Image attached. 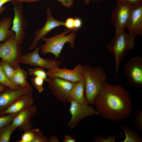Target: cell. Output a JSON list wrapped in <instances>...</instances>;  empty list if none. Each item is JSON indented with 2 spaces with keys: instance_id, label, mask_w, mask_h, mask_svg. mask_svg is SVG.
Returning a JSON list of instances; mask_svg holds the SVG:
<instances>
[{
  "instance_id": "25",
  "label": "cell",
  "mask_w": 142,
  "mask_h": 142,
  "mask_svg": "<svg viewBox=\"0 0 142 142\" xmlns=\"http://www.w3.org/2000/svg\"><path fill=\"white\" fill-rule=\"evenodd\" d=\"M28 71L30 75L40 77L45 81L48 77L47 72L45 71L44 68L42 67L29 68L28 69Z\"/></svg>"
},
{
  "instance_id": "24",
  "label": "cell",
  "mask_w": 142,
  "mask_h": 142,
  "mask_svg": "<svg viewBox=\"0 0 142 142\" xmlns=\"http://www.w3.org/2000/svg\"><path fill=\"white\" fill-rule=\"evenodd\" d=\"M33 138L32 142H49V138L44 135L38 128L32 129Z\"/></svg>"
},
{
  "instance_id": "14",
  "label": "cell",
  "mask_w": 142,
  "mask_h": 142,
  "mask_svg": "<svg viewBox=\"0 0 142 142\" xmlns=\"http://www.w3.org/2000/svg\"><path fill=\"white\" fill-rule=\"evenodd\" d=\"M46 13V21L42 28L35 32L34 38L29 48V50L36 48L39 41L52 30L59 26L64 25V22L58 21L54 18L49 8H48L47 9Z\"/></svg>"
},
{
  "instance_id": "38",
  "label": "cell",
  "mask_w": 142,
  "mask_h": 142,
  "mask_svg": "<svg viewBox=\"0 0 142 142\" xmlns=\"http://www.w3.org/2000/svg\"><path fill=\"white\" fill-rule=\"evenodd\" d=\"M39 0H15L14 1L22 3L25 2L27 3H32L37 2Z\"/></svg>"
},
{
  "instance_id": "32",
  "label": "cell",
  "mask_w": 142,
  "mask_h": 142,
  "mask_svg": "<svg viewBox=\"0 0 142 142\" xmlns=\"http://www.w3.org/2000/svg\"><path fill=\"white\" fill-rule=\"evenodd\" d=\"M68 29L70 30L75 31L74 26V18L72 17H69L64 22V25Z\"/></svg>"
},
{
  "instance_id": "39",
  "label": "cell",
  "mask_w": 142,
  "mask_h": 142,
  "mask_svg": "<svg viewBox=\"0 0 142 142\" xmlns=\"http://www.w3.org/2000/svg\"><path fill=\"white\" fill-rule=\"evenodd\" d=\"M15 0H0V8L5 3L9 2L14 1Z\"/></svg>"
},
{
  "instance_id": "41",
  "label": "cell",
  "mask_w": 142,
  "mask_h": 142,
  "mask_svg": "<svg viewBox=\"0 0 142 142\" xmlns=\"http://www.w3.org/2000/svg\"><path fill=\"white\" fill-rule=\"evenodd\" d=\"M84 3L86 5H88L90 3L91 0H84ZM93 1H101L102 0H92Z\"/></svg>"
},
{
  "instance_id": "21",
  "label": "cell",
  "mask_w": 142,
  "mask_h": 142,
  "mask_svg": "<svg viewBox=\"0 0 142 142\" xmlns=\"http://www.w3.org/2000/svg\"><path fill=\"white\" fill-rule=\"evenodd\" d=\"M121 129L125 135V139L121 142H142V138L136 131L128 125H122Z\"/></svg>"
},
{
  "instance_id": "8",
  "label": "cell",
  "mask_w": 142,
  "mask_h": 142,
  "mask_svg": "<svg viewBox=\"0 0 142 142\" xmlns=\"http://www.w3.org/2000/svg\"><path fill=\"white\" fill-rule=\"evenodd\" d=\"M69 111L71 117L66 126L73 129L83 118L99 114L94 108L93 105H84L73 100H70Z\"/></svg>"
},
{
  "instance_id": "29",
  "label": "cell",
  "mask_w": 142,
  "mask_h": 142,
  "mask_svg": "<svg viewBox=\"0 0 142 142\" xmlns=\"http://www.w3.org/2000/svg\"><path fill=\"white\" fill-rule=\"evenodd\" d=\"M135 119L134 121V126L139 132L142 130V111L136 110L134 112Z\"/></svg>"
},
{
  "instance_id": "20",
  "label": "cell",
  "mask_w": 142,
  "mask_h": 142,
  "mask_svg": "<svg viewBox=\"0 0 142 142\" xmlns=\"http://www.w3.org/2000/svg\"><path fill=\"white\" fill-rule=\"evenodd\" d=\"M27 73L19 65L15 68L14 74L11 81L14 84L22 88L29 87L27 80Z\"/></svg>"
},
{
  "instance_id": "17",
  "label": "cell",
  "mask_w": 142,
  "mask_h": 142,
  "mask_svg": "<svg viewBox=\"0 0 142 142\" xmlns=\"http://www.w3.org/2000/svg\"><path fill=\"white\" fill-rule=\"evenodd\" d=\"M126 29L128 33L135 37L142 35V5L133 9Z\"/></svg>"
},
{
  "instance_id": "40",
  "label": "cell",
  "mask_w": 142,
  "mask_h": 142,
  "mask_svg": "<svg viewBox=\"0 0 142 142\" xmlns=\"http://www.w3.org/2000/svg\"><path fill=\"white\" fill-rule=\"evenodd\" d=\"M8 88V87L6 86L0 84V92L5 90Z\"/></svg>"
},
{
  "instance_id": "6",
  "label": "cell",
  "mask_w": 142,
  "mask_h": 142,
  "mask_svg": "<svg viewBox=\"0 0 142 142\" xmlns=\"http://www.w3.org/2000/svg\"><path fill=\"white\" fill-rule=\"evenodd\" d=\"M117 2L111 18V22L115 28V34L125 31L133 9L124 0H117Z\"/></svg>"
},
{
  "instance_id": "34",
  "label": "cell",
  "mask_w": 142,
  "mask_h": 142,
  "mask_svg": "<svg viewBox=\"0 0 142 142\" xmlns=\"http://www.w3.org/2000/svg\"><path fill=\"white\" fill-rule=\"evenodd\" d=\"M82 22L81 19L79 18H74V28L75 31H77L82 26Z\"/></svg>"
},
{
  "instance_id": "26",
  "label": "cell",
  "mask_w": 142,
  "mask_h": 142,
  "mask_svg": "<svg viewBox=\"0 0 142 142\" xmlns=\"http://www.w3.org/2000/svg\"><path fill=\"white\" fill-rule=\"evenodd\" d=\"M0 84L14 90L21 89V87L14 84L6 77L0 67Z\"/></svg>"
},
{
  "instance_id": "37",
  "label": "cell",
  "mask_w": 142,
  "mask_h": 142,
  "mask_svg": "<svg viewBox=\"0 0 142 142\" xmlns=\"http://www.w3.org/2000/svg\"><path fill=\"white\" fill-rule=\"evenodd\" d=\"M49 142H59V140L58 138L55 135H52L49 138Z\"/></svg>"
},
{
  "instance_id": "7",
  "label": "cell",
  "mask_w": 142,
  "mask_h": 142,
  "mask_svg": "<svg viewBox=\"0 0 142 142\" xmlns=\"http://www.w3.org/2000/svg\"><path fill=\"white\" fill-rule=\"evenodd\" d=\"M45 81L53 95L58 100L69 102L70 92L74 83L56 77H48Z\"/></svg>"
},
{
  "instance_id": "3",
  "label": "cell",
  "mask_w": 142,
  "mask_h": 142,
  "mask_svg": "<svg viewBox=\"0 0 142 142\" xmlns=\"http://www.w3.org/2000/svg\"><path fill=\"white\" fill-rule=\"evenodd\" d=\"M135 38L125 31L115 34L110 42L106 45L108 50L114 56L115 70L118 74L120 64L125 54L133 49Z\"/></svg>"
},
{
  "instance_id": "4",
  "label": "cell",
  "mask_w": 142,
  "mask_h": 142,
  "mask_svg": "<svg viewBox=\"0 0 142 142\" xmlns=\"http://www.w3.org/2000/svg\"><path fill=\"white\" fill-rule=\"evenodd\" d=\"M70 31L68 29H66L59 34L50 38H43L41 39L45 43L40 47V53L44 55L49 53H52L54 56L55 59H56L60 57V54L66 43L69 42L71 48H73L75 47V39L77 33L75 31H73L69 35H66Z\"/></svg>"
},
{
  "instance_id": "15",
  "label": "cell",
  "mask_w": 142,
  "mask_h": 142,
  "mask_svg": "<svg viewBox=\"0 0 142 142\" xmlns=\"http://www.w3.org/2000/svg\"><path fill=\"white\" fill-rule=\"evenodd\" d=\"M37 107L33 105L29 108L18 113L11 122L13 127L21 131L30 130L33 128L32 118L37 112Z\"/></svg>"
},
{
  "instance_id": "11",
  "label": "cell",
  "mask_w": 142,
  "mask_h": 142,
  "mask_svg": "<svg viewBox=\"0 0 142 142\" xmlns=\"http://www.w3.org/2000/svg\"><path fill=\"white\" fill-rule=\"evenodd\" d=\"M12 3L14 6V16L11 29L15 33V41L21 44L25 36L24 29L27 26V22L23 15L22 3L15 2Z\"/></svg>"
},
{
  "instance_id": "22",
  "label": "cell",
  "mask_w": 142,
  "mask_h": 142,
  "mask_svg": "<svg viewBox=\"0 0 142 142\" xmlns=\"http://www.w3.org/2000/svg\"><path fill=\"white\" fill-rule=\"evenodd\" d=\"M11 122L0 128V142H9L13 132L16 129Z\"/></svg>"
},
{
  "instance_id": "10",
  "label": "cell",
  "mask_w": 142,
  "mask_h": 142,
  "mask_svg": "<svg viewBox=\"0 0 142 142\" xmlns=\"http://www.w3.org/2000/svg\"><path fill=\"white\" fill-rule=\"evenodd\" d=\"M125 74L129 83L136 88L142 89V58H132L124 67Z\"/></svg>"
},
{
  "instance_id": "2",
  "label": "cell",
  "mask_w": 142,
  "mask_h": 142,
  "mask_svg": "<svg viewBox=\"0 0 142 142\" xmlns=\"http://www.w3.org/2000/svg\"><path fill=\"white\" fill-rule=\"evenodd\" d=\"M83 66L85 97L89 104L93 105L96 97L106 83L107 75L101 67L88 64Z\"/></svg>"
},
{
  "instance_id": "36",
  "label": "cell",
  "mask_w": 142,
  "mask_h": 142,
  "mask_svg": "<svg viewBox=\"0 0 142 142\" xmlns=\"http://www.w3.org/2000/svg\"><path fill=\"white\" fill-rule=\"evenodd\" d=\"M64 142H75L76 139L71 135L68 134H65L63 136V140Z\"/></svg>"
},
{
  "instance_id": "28",
  "label": "cell",
  "mask_w": 142,
  "mask_h": 142,
  "mask_svg": "<svg viewBox=\"0 0 142 142\" xmlns=\"http://www.w3.org/2000/svg\"><path fill=\"white\" fill-rule=\"evenodd\" d=\"M32 84L39 93H42L44 90V80L42 78L35 76H33L31 78Z\"/></svg>"
},
{
  "instance_id": "16",
  "label": "cell",
  "mask_w": 142,
  "mask_h": 142,
  "mask_svg": "<svg viewBox=\"0 0 142 142\" xmlns=\"http://www.w3.org/2000/svg\"><path fill=\"white\" fill-rule=\"evenodd\" d=\"M33 93V92H29L18 98L2 112L0 116L17 114L32 106L34 102Z\"/></svg>"
},
{
  "instance_id": "42",
  "label": "cell",
  "mask_w": 142,
  "mask_h": 142,
  "mask_svg": "<svg viewBox=\"0 0 142 142\" xmlns=\"http://www.w3.org/2000/svg\"><path fill=\"white\" fill-rule=\"evenodd\" d=\"M5 7L2 6L0 8V14H1L5 10Z\"/></svg>"
},
{
  "instance_id": "12",
  "label": "cell",
  "mask_w": 142,
  "mask_h": 142,
  "mask_svg": "<svg viewBox=\"0 0 142 142\" xmlns=\"http://www.w3.org/2000/svg\"><path fill=\"white\" fill-rule=\"evenodd\" d=\"M47 73L48 77H58L74 83L84 77V66L80 64L77 65L73 69L58 68L48 70Z\"/></svg>"
},
{
  "instance_id": "5",
  "label": "cell",
  "mask_w": 142,
  "mask_h": 142,
  "mask_svg": "<svg viewBox=\"0 0 142 142\" xmlns=\"http://www.w3.org/2000/svg\"><path fill=\"white\" fill-rule=\"evenodd\" d=\"M15 39L14 33L6 41L0 44V58L14 69L19 65L23 55L20 44Z\"/></svg>"
},
{
  "instance_id": "33",
  "label": "cell",
  "mask_w": 142,
  "mask_h": 142,
  "mask_svg": "<svg viewBox=\"0 0 142 142\" xmlns=\"http://www.w3.org/2000/svg\"><path fill=\"white\" fill-rule=\"evenodd\" d=\"M133 8L142 5V0H124Z\"/></svg>"
},
{
  "instance_id": "13",
  "label": "cell",
  "mask_w": 142,
  "mask_h": 142,
  "mask_svg": "<svg viewBox=\"0 0 142 142\" xmlns=\"http://www.w3.org/2000/svg\"><path fill=\"white\" fill-rule=\"evenodd\" d=\"M32 92L33 88L31 85L19 90L8 88L0 92V115L18 98Z\"/></svg>"
},
{
  "instance_id": "30",
  "label": "cell",
  "mask_w": 142,
  "mask_h": 142,
  "mask_svg": "<svg viewBox=\"0 0 142 142\" xmlns=\"http://www.w3.org/2000/svg\"><path fill=\"white\" fill-rule=\"evenodd\" d=\"M17 142H32L33 138V134L32 129L24 131Z\"/></svg>"
},
{
  "instance_id": "18",
  "label": "cell",
  "mask_w": 142,
  "mask_h": 142,
  "mask_svg": "<svg viewBox=\"0 0 142 142\" xmlns=\"http://www.w3.org/2000/svg\"><path fill=\"white\" fill-rule=\"evenodd\" d=\"M86 82L84 77L80 80L74 83L70 93V100L85 105H89L84 94Z\"/></svg>"
},
{
  "instance_id": "1",
  "label": "cell",
  "mask_w": 142,
  "mask_h": 142,
  "mask_svg": "<svg viewBox=\"0 0 142 142\" xmlns=\"http://www.w3.org/2000/svg\"><path fill=\"white\" fill-rule=\"evenodd\" d=\"M132 102L129 93L122 86L106 83L93 105L102 117L116 122L129 118L133 110Z\"/></svg>"
},
{
  "instance_id": "19",
  "label": "cell",
  "mask_w": 142,
  "mask_h": 142,
  "mask_svg": "<svg viewBox=\"0 0 142 142\" xmlns=\"http://www.w3.org/2000/svg\"><path fill=\"white\" fill-rule=\"evenodd\" d=\"M11 17H5L0 20V42L6 41L14 33L9 29L12 23Z\"/></svg>"
},
{
  "instance_id": "27",
  "label": "cell",
  "mask_w": 142,
  "mask_h": 142,
  "mask_svg": "<svg viewBox=\"0 0 142 142\" xmlns=\"http://www.w3.org/2000/svg\"><path fill=\"white\" fill-rule=\"evenodd\" d=\"M121 132L118 134L114 135H111L110 134L107 138H104V136L103 134H100L98 135L93 139V142H114L116 139L123 133Z\"/></svg>"
},
{
  "instance_id": "23",
  "label": "cell",
  "mask_w": 142,
  "mask_h": 142,
  "mask_svg": "<svg viewBox=\"0 0 142 142\" xmlns=\"http://www.w3.org/2000/svg\"><path fill=\"white\" fill-rule=\"evenodd\" d=\"M0 67L6 77L10 81L15 72V69L7 62L2 60L0 62Z\"/></svg>"
},
{
  "instance_id": "31",
  "label": "cell",
  "mask_w": 142,
  "mask_h": 142,
  "mask_svg": "<svg viewBox=\"0 0 142 142\" xmlns=\"http://www.w3.org/2000/svg\"><path fill=\"white\" fill-rule=\"evenodd\" d=\"M17 114L0 116V128L12 122Z\"/></svg>"
},
{
  "instance_id": "9",
  "label": "cell",
  "mask_w": 142,
  "mask_h": 142,
  "mask_svg": "<svg viewBox=\"0 0 142 142\" xmlns=\"http://www.w3.org/2000/svg\"><path fill=\"white\" fill-rule=\"evenodd\" d=\"M40 47H36L33 51L22 55L20 63L28 65L39 66L48 70L59 68L61 61L52 58H44L39 54Z\"/></svg>"
},
{
  "instance_id": "35",
  "label": "cell",
  "mask_w": 142,
  "mask_h": 142,
  "mask_svg": "<svg viewBox=\"0 0 142 142\" xmlns=\"http://www.w3.org/2000/svg\"><path fill=\"white\" fill-rule=\"evenodd\" d=\"M60 2L62 5L67 8L71 7L73 5L74 0H56Z\"/></svg>"
}]
</instances>
